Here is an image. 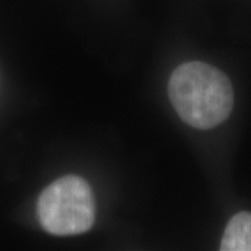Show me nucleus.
I'll return each instance as SVG.
<instances>
[{"label": "nucleus", "instance_id": "f257e3e1", "mask_svg": "<svg viewBox=\"0 0 251 251\" xmlns=\"http://www.w3.org/2000/svg\"><path fill=\"white\" fill-rule=\"evenodd\" d=\"M168 88L181 120L200 130L224 123L233 108V88L227 75L206 63L179 66L172 73Z\"/></svg>", "mask_w": 251, "mask_h": 251}, {"label": "nucleus", "instance_id": "f03ea898", "mask_svg": "<svg viewBox=\"0 0 251 251\" xmlns=\"http://www.w3.org/2000/svg\"><path fill=\"white\" fill-rule=\"evenodd\" d=\"M38 219L48 233L74 236L88 232L95 222V201L90 184L78 176H64L42 191Z\"/></svg>", "mask_w": 251, "mask_h": 251}, {"label": "nucleus", "instance_id": "7ed1b4c3", "mask_svg": "<svg viewBox=\"0 0 251 251\" xmlns=\"http://www.w3.org/2000/svg\"><path fill=\"white\" fill-rule=\"evenodd\" d=\"M222 251H251V212H239L229 221L221 242Z\"/></svg>", "mask_w": 251, "mask_h": 251}]
</instances>
